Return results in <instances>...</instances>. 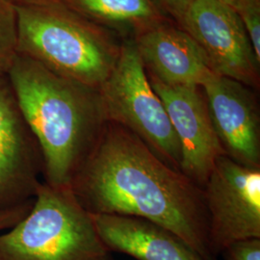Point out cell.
<instances>
[{"label":"cell","instance_id":"cell-1","mask_svg":"<svg viewBox=\"0 0 260 260\" xmlns=\"http://www.w3.org/2000/svg\"><path fill=\"white\" fill-rule=\"evenodd\" d=\"M70 188L90 214L144 218L177 235L203 260H215L203 188L119 123H106Z\"/></svg>","mask_w":260,"mask_h":260},{"label":"cell","instance_id":"cell-2","mask_svg":"<svg viewBox=\"0 0 260 260\" xmlns=\"http://www.w3.org/2000/svg\"><path fill=\"white\" fill-rule=\"evenodd\" d=\"M6 76L41 150L44 182L70 187L108 122L99 89L19 54Z\"/></svg>","mask_w":260,"mask_h":260},{"label":"cell","instance_id":"cell-3","mask_svg":"<svg viewBox=\"0 0 260 260\" xmlns=\"http://www.w3.org/2000/svg\"><path fill=\"white\" fill-rule=\"evenodd\" d=\"M16 8L19 55L100 89L120 53L111 38L65 4H16Z\"/></svg>","mask_w":260,"mask_h":260},{"label":"cell","instance_id":"cell-4","mask_svg":"<svg viewBox=\"0 0 260 260\" xmlns=\"http://www.w3.org/2000/svg\"><path fill=\"white\" fill-rule=\"evenodd\" d=\"M0 260H113L70 187L42 182L29 213L0 233Z\"/></svg>","mask_w":260,"mask_h":260},{"label":"cell","instance_id":"cell-5","mask_svg":"<svg viewBox=\"0 0 260 260\" xmlns=\"http://www.w3.org/2000/svg\"><path fill=\"white\" fill-rule=\"evenodd\" d=\"M108 121L139 137L168 166L180 172V146L159 96L133 43H126L99 89Z\"/></svg>","mask_w":260,"mask_h":260},{"label":"cell","instance_id":"cell-6","mask_svg":"<svg viewBox=\"0 0 260 260\" xmlns=\"http://www.w3.org/2000/svg\"><path fill=\"white\" fill-rule=\"evenodd\" d=\"M203 190L214 255L233 242L260 238V168L222 155Z\"/></svg>","mask_w":260,"mask_h":260},{"label":"cell","instance_id":"cell-7","mask_svg":"<svg viewBox=\"0 0 260 260\" xmlns=\"http://www.w3.org/2000/svg\"><path fill=\"white\" fill-rule=\"evenodd\" d=\"M179 20L219 76L256 87L259 61L240 17L220 0H192Z\"/></svg>","mask_w":260,"mask_h":260},{"label":"cell","instance_id":"cell-8","mask_svg":"<svg viewBox=\"0 0 260 260\" xmlns=\"http://www.w3.org/2000/svg\"><path fill=\"white\" fill-rule=\"evenodd\" d=\"M148 77L177 135L181 151L180 173L204 188L217 159L225 154L214 129L203 88L167 85Z\"/></svg>","mask_w":260,"mask_h":260},{"label":"cell","instance_id":"cell-9","mask_svg":"<svg viewBox=\"0 0 260 260\" xmlns=\"http://www.w3.org/2000/svg\"><path fill=\"white\" fill-rule=\"evenodd\" d=\"M37 141L19 110L6 75H0V208L31 202L43 182Z\"/></svg>","mask_w":260,"mask_h":260},{"label":"cell","instance_id":"cell-10","mask_svg":"<svg viewBox=\"0 0 260 260\" xmlns=\"http://www.w3.org/2000/svg\"><path fill=\"white\" fill-rule=\"evenodd\" d=\"M202 88L224 154L243 166L260 168L259 110L254 93L248 86L219 75Z\"/></svg>","mask_w":260,"mask_h":260},{"label":"cell","instance_id":"cell-11","mask_svg":"<svg viewBox=\"0 0 260 260\" xmlns=\"http://www.w3.org/2000/svg\"><path fill=\"white\" fill-rule=\"evenodd\" d=\"M134 44L148 75L162 83L203 87L217 76L202 48L183 30L157 25Z\"/></svg>","mask_w":260,"mask_h":260},{"label":"cell","instance_id":"cell-12","mask_svg":"<svg viewBox=\"0 0 260 260\" xmlns=\"http://www.w3.org/2000/svg\"><path fill=\"white\" fill-rule=\"evenodd\" d=\"M104 246L137 260H203L167 229L144 218L91 214Z\"/></svg>","mask_w":260,"mask_h":260},{"label":"cell","instance_id":"cell-13","mask_svg":"<svg viewBox=\"0 0 260 260\" xmlns=\"http://www.w3.org/2000/svg\"><path fill=\"white\" fill-rule=\"evenodd\" d=\"M65 5L85 18L113 23H148L158 17L151 0H68Z\"/></svg>","mask_w":260,"mask_h":260},{"label":"cell","instance_id":"cell-14","mask_svg":"<svg viewBox=\"0 0 260 260\" xmlns=\"http://www.w3.org/2000/svg\"><path fill=\"white\" fill-rule=\"evenodd\" d=\"M18 51V15L12 0H0V75H6Z\"/></svg>","mask_w":260,"mask_h":260},{"label":"cell","instance_id":"cell-15","mask_svg":"<svg viewBox=\"0 0 260 260\" xmlns=\"http://www.w3.org/2000/svg\"><path fill=\"white\" fill-rule=\"evenodd\" d=\"M240 17L251 46L260 62V1L237 0L233 6Z\"/></svg>","mask_w":260,"mask_h":260},{"label":"cell","instance_id":"cell-16","mask_svg":"<svg viewBox=\"0 0 260 260\" xmlns=\"http://www.w3.org/2000/svg\"><path fill=\"white\" fill-rule=\"evenodd\" d=\"M222 253L224 260H260V238L233 242Z\"/></svg>","mask_w":260,"mask_h":260},{"label":"cell","instance_id":"cell-17","mask_svg":"<svg viewBox=\"0 0 260 260\" xmlns=\"http://www.w3.org/2000/svg\"><path fill=\"white\" fill-rule=\"evenodd\" d=\"M33 204V200L22 205L0 208V233L13 228L19 223L30 211Z\"/></svg>","mask_w":260,"mask_h":260},{"label":"cell","instance_id":"cell-18","mask_svg":"<svg viewBox=\"0 0 260 260\" xmlns=\"http://www.w3.org/2000/svg\"><path fill=\"white\" fill-rule=\"evenodd\" d=\"M156 7H161L179 19L184 11L183 0H151Z\"/></svg>","mask_w":260,"mask_h":260},{"label":"cell","instance_id":"cell-19","mask_svg":"<svg viewBox=\"0 0 260 260\" xmlns=\"http://www.w3.org/2000/svg\"><path fill=\"white\" fill-rule=\"evenodd\" d=\"M15 4H50L60 3L66 4L68 0H12Z\"/></svg>","mask_w":260,"mask_h":260},{"label":"cell","instance_id":"cell-20","mask_svg":"<svg viewBox=\"0 0 260 260\" xmlns=\"http://www.w3.org/2000/svg\"><path fill=\"white\" fill-rule=\"evenodd\" d=\"M192 0H183V4H184V10H185L186 6L191 2ZM220 1H223L224 3H226V4H229V5H231L232 7H233V5H234V3L237 1V0H220Z\"/></svg>","mask_w":260,"mask_h":260}]
</instances>
